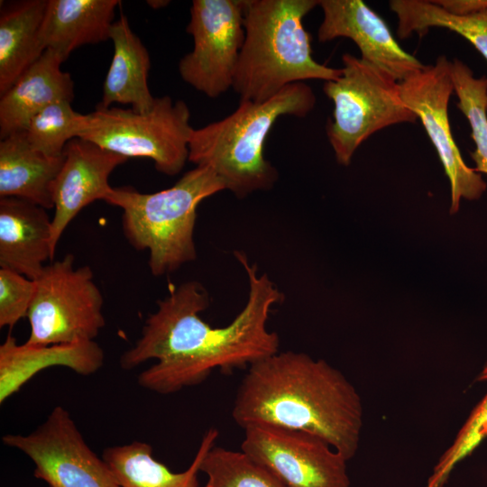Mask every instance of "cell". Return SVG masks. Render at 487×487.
<instances>
[{
	"instance_id": "1",
	"label": "cell",
	"mask_w": 487,
	"mask_h": 487,
	"mask_svg": "<svg viewBox=\"0 0 487 487\" xmlns=\"http://www.w3.org/2000/svg\"><path fill=\"white\" fill-rule=\"evenodd\" d=\"M234 256L249 282L244 308L227 326L212 327L200 317L209 298L199 282L172 289L146 318L135 345L120 357L124 370L156 360L139 374L140 386L170 394L203 382L215 369L249 367L279 352L280 337L268 329L267 321L282 294L266 273L258 274L256 264H250L244 253L235 251Z\"/></svg>"
},
{
	"instance_id": "2",
	"label": "cell",
	"mask_w": 487,
	"mask_h": 487,
	"mask_svg": "<svg viewBox=\"0 0 487 487\" xmlns=\"http://www.w3.org/2000/svg\"><path fill=\"white\" fill-rule=\"evenodd\" d=\"M360 394L339 370L300 352H278L251 366L232 409L241 427L268 425L319 436L347 461L360 446Z\"/></svg>"
},
{
	"instance_id": "3",
	"label": "cell",
	"mask_w": 487,
	"mask_h": 487,
	"mask_svg": "<svg viewBox=\"0 0 487 487\" xmlns=\"http://www.w3.org/2000/svg\"><path fill=\"white\" fill-rule=\"evenodd\" d=\"M317 0H244V41L233 89L240 101L263 102L308 79L336 80L342 69L317 62L303 18Z\"/></svg>"
},
{
	"instance_id": "4",
	"label": "cell",
	"mask_w": 487,
	"mask_h": 487,
	"mask_svg": "<svg viewBox=\"0 0 487 487\" xmlns=\"http://www.w3.org/2000/svg\"><path fill=\"white\" fill-rule=\"evenodd\" d=\"M316 100L308 85L297 82L266 101H240L224 119L193 129L188 161L210 168L238 198L271 189L279 174L264 157L268 133L282 115L305 117Z\"/></svg>"
},
{
	"instance_id": "5",
	"label": "cell",
	"mask_w": 487,
	"mask_h": 487,
	"mask_svg": "<svg viewBox=\"0 0 487 487\" xmlns=\"http://www.w3.org/2000/svg\"><path fill=\"white\" fill-rule=\"evenodd\" d=\"M225 189L210 168L196 166L169 188L142 193L129 187L112 188L104 201L123 209L125 238L136 250L149 251L151 272L161 276L196 259L197 208Z\"/></svg>"
},
{
	"instance_id": "6",
	"label": "cell",
	"mask_w": 487,
	"mask_h": 487,
	"mask_svg": "<svg viewBox=\"0 0 487 487\" xmlns=\"http://www.w3.org/2000/svg\"><path fill=\"white\" fill-rule=\"evenodd\" d=\"M342 61L341 77L325 81L323 91L334 103L328 140L337 162L347 166L372 134L418 117L401 99L399 81L388 72L349 53Z\"/></svg>"
},
{
	"instance_id": "7",
	"label": "cell",
	"mask_w": 487,
	"mask_h": 487,
	"mask_svg": "<svg viewBox=\"0 0 487 487\" xmlns=\"http://www.w3.org/2000/svg\"><path fill=\"white\" fill-rule=\"evenodd\" d=\"M190 111L182 101L169 96L155 97L152 108L144 114L132 108L96 105L87 115V124L78 138L126 158H149L156 170L174 176L188 161L189 141L194 128Z\"/></svg>"
},
{
	"instance_id": "8",
	"label": "cell",
	"mask_w": 487,
	"mask_h": 487,
	"mask_svg": "<svg viewBox=\"0 0 487 487\" xmlns=\"http://www.w3.org/2000/svg\"><path fill=\"white\" fill-rule=\"evenodd\" d=\"M74 256L45 265L35 280L27 313V345H50L94 341L106 320L103 296L88 266L74 268Z\"/></svg>"
},
{
	"instance_id": "9",
	"label": "cell",
	"mask_w": 487,
	"mask_h": 487,
	"mask_svg": "<svg viewBox=\"0 0 487 487\" xmlns=\"http://www.w3.org/2000/svg\"><path fill=\"white\" fill-rule=\"evenodd\" d=\"M187 32L194 47L179 60V75L216 98L233 87L244 41V0H194Z\"/></svg>"
},
{
	"instance_id": "10",
	"label": "cell",
	"mask_w": 487,
	"mask_h": 487,
	"mask_svg": "<svg viewBox=\"0 0 487 487\" xmlns=\"http://www.w3.org/2000/svg\"><path fill=\"white\" fill-rule=\"evenodd\" d=\"M2 441L27 455L34 464V476L49 487H120L62 406H56L32 432L7 434Z\"/></svg>"
},
{
	"instance_id": "11",
	"label": "cell",
	"mask_w": 487,
	"mask_h": 487,
	"mask_svg": "<svg viewBox=\"0 0 487 487\" xmlns=\"http://www.w3.org/2000/svg\"><path fill=\"white\" fill-rule=\"evenodd\" d=\"M399 87L401 99L421 121L437 152L450 182V214H455L462 199H479L487 184L480 173L466 165L450 129L448 103L454 92L451 61L441 55L435 64L399 81Z\"/></svg>"
},
{
	"instance_id": "12",
	"label": "cell",
	"mask_w": 487,
	"mask_h": 487,
	"mask_svg": "<svg viewBox=\"0 0 487 487\" xmlns=\"http://www.w3.org/2000/svg\"><path fill=\"white\" fill-rule=\"evenodd\" d=\"M244 429L241 451L286 487H349L347 460L319 436L268 425Z\"/></svg>"
},
{
	"instance_id": "13",
	"label": "cell",
	"mask_w": 487,
	"mask_h": 487,
	"mask_svg": "<svg viewBox=\"0 0 487 487\" xmlns=\"http://www.w3.org/2000/svg\"><path fill=\"white\" fill-rule=\"evenodd\" d=\"M318 5L323 11L317 31L320 42L339 37L351 39L360 50L363 60L398 81L425 68L400 46L385 21L363 1L321 0Z\"/></svg>"
},
{
	"instance_id": "14",
	"label": "cell",
	"mask_w": 487,
	"mask_h": 487,
	"mask_svg": "<svg viewBox=\"0 0 487 487\" xmlns=\"http://www.w3.org/2000/svg\"><path fill=\"white\" fill-rule=\"evenodd\" d=\"M63 164L51 186L54 208L51 230L53 253L68 225L87 205L104 200L112 187L108 178L128 158L82 139L70 140L63 151Z\"/></svg>"
},
{
	"instance_id": "15",
	"label": "cell",
	"mask_w": 487,
	"mask_h": 487,
	"mask_svg": "<svg viewBox=\"0 0 487 487\" xmlns=\"http://www.w3.org/2000/svg\"><path fill=\"white\" fill-rule=\"evenodd\" d=\"M52 220L46 208L19 198H0V266L36 280L52 260Z\"/></svg>"
},
{
	"instance_id": "16",
	"label": "cell",
	"mask_w": 487,
	"mask_h": 487,
	"mask_svg": "<svg viewBox=\"0 0 487 487\" xmlns=\"http://www.w3.org/2000/svg\"><path fill=\"white\" fill-rule=\"evenodd\" d=\"M104 359V351L95 341L27 345H18L8 335L0 345V403L46 368L64 366L78 374L90 375L102 367Z\"/></svg>"
},
{
	"instance_id": "17",
	"label": "cell",
	"mask_w": 487,
	"mask_h": 487,
	"mask_svg": "<svg viewBox=\"0 0 487 487\" xmlns=\"http://www.w3.org/2000/svg\"><path fill=\"white\" fill-rule=\"evenodd\" d=\"M60 58L46 50L20 78L0 96V138L23 132L30 120L49 105L74 98V83L61 70Z\"/></svg>"
},
{
	"instance_id": "18",
	"label": "cell",
	"mask_w": 487,
	"mask_h": 487,
	"mask_svg": "<svg viewBox=\"0 0 487 487\" xmlns=\"http://www.w3.org/2000/svg\"><path fill=\"white\" fill-rule=\"evenodd\" d=\"M118 0H48L41 29L43 48L64 62L86 44L110 40Z\"/></svg>"
},
{
	"instance_id": "19",
	"label": "cell",
	"mask_w": 487,
	"mask_h": 487,
	"mask_svg": "<svg viewBox=\"0 0 487 487\" xmlns=\"http://www.w3.org/2000/svg\"><path fill=\"white\" fill-rule=\"evenodd\" d=\"M110 40L114 54L104 81L102 100L97 106L107 108L119 103L131 105L138 113L149 112L155 101L148 85L150 55L132 31L125 15L121 14L113 23Z\"/></svg>"
},
{
	"instance_id": "20",
	"label": "cell",
	"mask_w": 487,
	"mask_h": 487,
	"mask_svg": "<svg viewBox=\"0 0 487 487\" xmlns=\"http://www.w3.org/2000/svg\"><path fill=\"white\" fill-rule=\"evenodd\" d=\"M217 429L207 430L190 465L174 473L153 457L150 444L133 441L106 448L102 457L114 473L120 487H202L198 473L207 452L216 446Z\"/></svg>"
},
{
	"instance_id": "21",
	"label": "cell",
	"mask_w": 487,
	"mask_h": 487,
	"mask_svg": "<svg viewBox=\"0 0 487 487\" xmlns=\"http://www.w3.org/2000/svg\"><path fill=\"white\" fill-rule=\"evenodd\" d=\"M64 161L33 149L24 132L0 141V198L14 197L53 208L51 186Z\"/></svg>"
},
{
	"instance_id": "22",
	"label": "cell",
	"mask_w": 487,
	"mask_h": 487,
	"mask_svg": "<svg viewBox=\"0 0 487 487\" xmlns=\"http://www.w3.org/2000/svg\"><path fill=\"white\" fill-rule=\"evenodd\" d=\"M48 0L1 4L0 96L43 54L41 29Z\"/></svg>"
},
{
	"instance_id": "23",
	"label": "cell",
	"mask_w": 487,
	"mask_h": 487,
	"mask_svg": "<svg viewBox=\"0 0 487 487\" xmlns=\"http://www.w3.org/2000/svg\"><path fill=\"white\" fill-rule=\"evenodd\" d=\"M390 7L398 17L397 33L400 39L413 32L424 35L431 27L446 28L466 39L487 60V8L458 16L446 12L433 1L392 0Z\"/></svg>"
},
{
	"instance_id": "24",
	"label": "cell",
	"mask_w": 487,
	"mask_h": 487,
	"mask_svg": "<svg viewBox=\"0 0 487 487\" xmlns=\"http://www.w3.org/2000/svg\"><path fill=\"white\" fill-rule=\"evenodd\" d=\"M454 92L458 97L457 107L466 117L471 127V137L475 149L471 157L474 170L487 175V77H475L463 61H451Z\"/></svg>"
},
{
	"instance_id": "25",
	"label": "cell",
	"mask_w": 487,
	"mask_h": 487,
	"mask_svg": "<svg viewBox=\"0 0 487 487\" xmlns=\"http://www.w3.org/2000/svg\"><path fill=\"white\" fill-rule=\"evenodd\" d=\"M71 102H54L29 122L23 131L29 144L38 152L60 157L67 143L79 136L87 124V115L76 112Z\"/></svg>"
},
{
	"instance_id": "26",
	"label": "cell",
	"mask_w": 487,
	"mask_h": 487,
	"mask_svg": "<svg viewBox=\"0 0 487 487\" xmlns=\"http://www.w3.org/2000/svg\"><path fill=\"white\" fill-rule=\"evenodd\" d=\"M200 472L207 476L202 487H286L243 451L216 446L203 458Z\"/></svg>"
},
{
	"instance_id": "27",
	"label": "cell",
	"mask_w": 487,
	"mask_h": 487,
	"mask_svg": "<svg viewBox=\"0 0 487 487\" xmlns=\"http://www.w3.org/2000/svg\"><path fill=\"white\" fill-rule=\"evenodd\" d=\"M487 381V378L484 379ZM487 437V393L471 412L453 444L444 452L426 487H444L455 466Z\"/></svg>"
},
{
	"instance_id": "28",
	"label": "cell",
	"mask_w": 487,
	"mask_h": 487,
	"mask_svg": "<svg viewBox=\"0 0 487 487\" xmlns=\"http://www.w3.org/2000/svg\"><path fill=\"white\" fill-rule=\"evenodd\" d=\"M35 280L15 271L0 269V327L12 328L27 317L35 292Z\"/></svg>"
},
{
	"instance_id": "29",
	"label": "cell",
	"mask_w": 487,
	"mask_h": 487,
	"mask_svg": "<svg viewBox=\"0 0 487 487\" xmlns=\"http://www.w3.org/2000/svg\"><path fill=\"white\" fill-rule=\"evenodd\" d=\"M433 2L446 12L458 16L470 15L487 8V0H437Z\"/></svg>"
},
{
	"instance_id": "30",
	"label": "cell",
	"mask_w": 487,
	"mask_h": 487,
	"mask_svg": "<svg viewBox=\"0 0 487 487\" xmlns=\"http://www.w3.org/2000/svg\"><path fill=\"white\" fill-rule=\"evenodd\" d=\"M168 1H148L147 4L151 5L152 8H160L163 7L164 5H168Z\"/></svg>"
},
{
	"instance_id": "31",
	"label": "cell",
	"mask_w": 487,
	"mask_h": 487,
	"mask_svg": "<svg viewBox=\"0 0 487 487\" xmlns=\"http://www.w3.org/2000/svg\"><path fill=\"white\" fill-rule=\"evenodd\" d=\"M487 378V364L485 365L484 369L482 370V373L480 374L479 380H484Z\"/></svg>"
}]
</instances>
